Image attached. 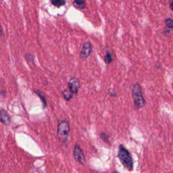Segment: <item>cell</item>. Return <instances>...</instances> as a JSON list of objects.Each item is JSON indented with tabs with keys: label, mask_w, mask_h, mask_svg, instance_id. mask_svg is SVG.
Returning a JSON list of instances; mask_svg holds the SVG:
<instances>
[{
	"label": "cell",
	"mask_w": 173,
	"mask_h": 173,
	"mask_svg": "<svg viewBox=\"0 0 173 173\" xmlns=\"http://www.w3.org/2000/svg\"><path fill=\"white\" fill-rule=\"evenodd\" d=\"M166 24L168 26V27L171 28V29H173V20L171 18L166 19Z\"/></svg>",
	"instance_id": "obj_13"
},
{
	"label": "cell",
	"mask_w": 173,
	"mask_h": 173,
	"mask_svg": "<svg viewBox=\"0 0 173 173\" xmlns=\"http://www.w3.org/2000/svg\"><path fill=\"white\" fill-rule=\"evenodd\" d=\"M118 158L123 166L128 171H131L133 168V161L129 152L123 145H120L118 151Z\"/></svg>",
	"instance_id": "obj_1"
},
{
	"label": "cell",
	"mask_w": 173,
	"mask_h": 173,
	"mask_svg": "<svg viewBox=\"0 0 173 173\" xmlns=\"http://www.w3.org/2000/svg\"><path fill=\"white\" fill-rule=\"evenodd\" d=\"M73 153H74V158L75 159V160L77 162L80 163V164H84L85 162V156L83 154L82 149L79 147V145H76L75 146L74 152H73Z\"/></svg>",
	"instance_id": "obj_4"
},
{
	"label": "cell",
	"mask_w": 173,
	"mask_h": 173,
	"mask_svg": "<svg viewBox=\"0 0 173 173\" xmlns=\"http://www.w3.org/2000/svg\"><path fill=\"white\" fill-rule=\"evenodd\" d=\"M69 133L70 126L68 122L67 121H65V120L62 121L59 123L58 127L57 135L59 140L63 143H66L68 139Z\"/></svg>",
	"instance_id": "obj_2"
},
{
	"label": "cell",
	"mask_w": 173,
	"mask_h": 173,
	"mask_svg": "<svg viewBox=\"0 0 173 173\" xmlns=\"http://www.w3.org/2000/svg\"><path fill=\"white\" fill-rule=\"evenodd\" d=\"M62 95H63V97L66 99V100L69 101L71 100L72 98V93H71L70 91H68V90H64L62 91Z\"/></svg>",
	"instance_id": "obj_11"
},
{
	"label": "cell",
	"mask_w": 173,
	"mask_h": 173,
	"mask_svg": "<svg viewBox=\"0 0 173 173\" xmlns=\"http://www.w3.org/2000/svg\"><path fill=\"white\" fill-rule=\"evenodd\" d=\"M133 98L135 105L137 108H140L145 105V100L143 97L141 89L139 84H135L133 89Z\"/></svg>",
	"instance_id": "obj_3"
},
{
	"label": "cell",
	"mask_w": 173,
	"mask_h": 173,
	"mask_svg": "<svg viewBox=\"0 0 173 173\" xmlns=\"http://www.w3.org/2000/svg\"><path fill=\"white\" fill-rule=\"evenodd\" d=\"M104 60H105V62H106V64H110V63L112 62V60L111 54H110V53H107V54H106V55L105 56Z\"/></svg>",
	"instance_id": "obj_12"
},
{
	"label": "cell",
	"mask_w": 173,
	"mask_h": 173,
	"mask_svg": "<svg viewBox=\"0 0 173 173\" xmlns=\"http://www.w3.org/2000/svg\"><path fill=\"white\" fill-rule=\"evenodd\" d=\"M35 94L39 96V98L41 99V100L42 102V104H43V108H45L47 107V105H48L47 100H46V98H45V97L44 96V95H43L42 93L40 91H39V90H35Z\"/></svg>",
	"instance_id": "obj_9"
},
{
	"label": "cell",
	"mask_w": 173,
	"mask_h": 173,
	"mask_svg": "<svg viewBox=\"0 0 173 173\" xmlns=\"http://www.w3.org/2000/svg\"><path fill=\"white\" fill-rule=\"evenodd\" d=\"M68 88L72 94H76L80 88V81L77 78L73 77L68 81Z\"/></svg>",
	"instance_id": "obj_5"
},
{
	"label": "cell",
	"mask_w": 173,
	"mask_h": 173,
	"mask_svg": "<svg viewBox=\"0 0 173 173\" xmlns=\"http://www.w3.org/2000/svg\"><path fill=\"white\" fill-rule=\"evenodd\" d=\"M73 4L76 8L82 10L86 7V1L85 0H75Z\"/></svg>",
	"instance_id": "obj_8"
},
{
	"label": "cell",
	"mask_w": 173,
	"mask_h": 173,
	"mask_svg": "<svg viewBox=\"0 0 173 173\" xmlns=\"http://www.w3.org/2000/svg\"><path fill=\"white\" fill-rule=\"evenodd\" d=\"M100 137H101L104 141L108 142V141H109V136H108L107 134L104 133H101Z\"/></svg>",
	"instance_id": "obj_14"
},
{
	"label": "cell",
	"mask_w": 173,
	"mask_h": 173,
	"mask_svg": "<svg viewBox=\"0 0 173 173\" xmlns=\"http://www.w3.org/2000/svg\"><path fill=\"white\" fill-rule=\"evenodd\" d=\"M170 8H171V10H173V1H172L171 2V4H170Z\"/></svg>",
	"instance_id": "obj_16"
},
{
	"label": "cell",
	"mask_w": 173,
	"mask_h": 173,
	"mask_svg": "<svg viewBox=\"0 0 173 173\" xmlns=\"http://www.w3.org/2000/svg\"><path fill=\"white\" fill-rule=\"evenodd\" d=\"M92 50L91 43L89 41H87L83 44L80 56L82 58H87L90 56Z\"/></svg>",
	"instance_id": "obj_6"
},
{
	"label": "cell",
	"mask_w": 173,
	"mask_h": 173,
	"mask_svg": "<svg viewBox=\"0 0 173 173\" xmlns=\"http://www.w3.org/2000/svg\"><path fill=\"white\" fill-rule=\"evenodd\" d=\"M0 122L4 124L8 125L10 122V117L4 110L0 109Z\"/></svg>",
	"instance_id": "obj_7"
},
{
	"label": "cell",
	"mask_w": 173,
	"mask_h": 173,
	"mask_svg": "<svg viewBox=\"0 0 173 173\" xmlns=\"http://www.w3.org/2000/svg\"><path fill=\"white\" fill-rule=\"evenodd\" d=\"M51 2L53 6L56 7H60L66 4V0H51Z\"/></svg>",
	"instance_id": "obj_10"
},
{
	"label": "cell",
	"mask_w": 173,
	"mask_h": 173,
	"mask_svg": "<svg viewBox=\"0 0 173 173\" xmlns=\"http://www.w3.org/2000/svg\"><path fill=\"white\" fill-rule=\"evenodd\" d=\"M113 173H118L117 172H113Z\"/></svg>",
	"instance_id": "obj_17"
},
{
	"label": "cell",
	"mask_w": 173,
	"mask_h": 173,
	"mask_svg": "<svg viewBox=\"0 0 173 173\" xmlns=\"http://www.w3.org/2000/svg\"><path fill=\"white\" fill-rule=\"evenodd\" d=\"M3 35V30H2V27L1 26V24H0V37L2 36Z\"/></svg>",
	"instance_id": "obj_15"
}]
</instances>
